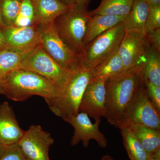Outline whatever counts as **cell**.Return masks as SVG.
<instances>
[{
    "mask_svg": "<svg viewBox=\"0 0 160 160\" xmlns=\"http://www.w3.org/2000/svg\"><path fill=\"white\" fill-rule=\"evenodd\" d=\"M144 82L142 66L106 81V112L104 118L110 125L119 129Z\"/></svg>",
    "mask_w": 160,
    "mask_h": 160,
    "instance_id": "cell-1",
    "label": "cell"
},
{
    "mask_svg": "<svg viewBox=\"0 0 160 160\" xmlns=\"http://www.w3.org/2000/svg\"><path fill=\"white\" fill-rule=\"evenodd\" d=\"M0 94L16 102H23L34 95L44 99L57 97L59 91L50 81L29 70L18 69L0 78Z\"/></svg>",
    "mask_w": 160,
    "mask_h": 160,
    "instance_id": "cell-2",
    "label": "cell"
},
{
    "mask_svg": "<svg viewBox=\"0 0 160 160\" xmlns=\"http://www.w3.org/2000/svg\"><path fill=\"white\" fill-rule=\"evenodd\" d=\"M92 77V69L78 64L71 73L64 89L57 97L45 100L51 111L63 120L79 112L80 102Z\"/></svg>",
    "mask_w": 160,
    "mask_h": 160,
    "instance_id": "cell-3",
    "label": "cell"
},
{
    "mask_svg": "<svg viewBox=\"0 0 160 160\" xmlns=\"http://www.w3.org/2000/svg\"><path fill=\"white\" fill-rule=\"evenodd\" d=\"M61 15L54 23L56 29L63 42L79 54L85 48L84 44L87 25L92 16L87 7L72 6Z\"/></svg>",
    "mask_w": 160,
    "mask_h": 160,
    "instance_id": "cell-4",
    "label": "cell"
},
{
    "mask_svg": "<svg viewBox=\"0 0 160 160\" xmlns=\"http://www.w3.org/2000/svg\"><path fill=\"white\" fill-rule=\"evenodd\" d=\"M124 22L100 35L85 46L79 64L92 69L118 52L125 34Z\"/></svg>",
    "mask_w": 160,
    "mask_h": 160,
    "instance_id": "cell-5",
    "label": "cell"
},
{
    "mask_svg": "<svg viewBox=\"0 0 160 160\" xmlns=\"http://www.w3.org/2000/svg\"><path fill=\"white\" fill-rule=\"evenodd\" d=\"M19 69L29 70L42 76L57 87L59 93L64 89L71 70L63 68L47 54L41 45L30 52Z\"/></svg>",
    "mask_w": 160,
    "mask_h": 160,
    "instance_id": "cell-6",
    "label": "cell"
},
{
    "mask_svg": "<svg viewBox=\"0 0 160 160\" xmlns=\"http://www.w3.org/2000/svg\"><path fill=\"white\" fill-rule=\"evenodd\" d=\"M40 45L50 57L65 69L71 70L79 63L80 54L63 42L54 23L37 25Z\"/></svg>",
    "mask_w": 160,
    "mask_h": 160,
    "instance_id": "cell-7",
    "label": "cell"
},
{
    "mask_svg": "<svg viewBox=\"0 0 160 160\" xmlns=\"http://www.w3.org/2000/svg\"><path fill=\"white\" fill-rule=\"evenodd\" d=\"M131 125L146 126L160 130V112L147 94L145 82L140 86L119 129Z\"/></svg>",
    "mask_w": 160,
    "mask_h": 160,
    "instance_id": "cell-8",
    "label": "cell"
},
{
    "mask_svg": "<svg viewBox=\"0 0 160 160\" xmlns=\"http://www.w3.org/2000/svg\"><path fill=\"white\" fill-rule=\"evenodd\" d=\"M54 142L50 133L42 126L32 125L25 131L18 145L27 160H50L49 148Z\"/></svg>",
    "mask_w": 160,
    "mask_h": 160,
    "instance_id": "cell-9",
    "label": "cell"
},
{
    "mask_svg": "<svg viewBox=\"0 0 160 160\" xmlns=\"http://www.w3.org/2000/svg\"><path fill=\"white\" fill-rule=\"evenodd\" d=\"M64 121L70 124L74 129V133L70 142L72 146H76L80 142H82L83 146L87 148L90 140H93L102 148L107 147L108 140L105 135L100 131L99 128L101 122L92 123L88 115L84 112H78L76 115Z\"/></svg>",
    "mask_w": 160,
    "mask_h": 160,
    "instance_id": "cell-10",
    "label": "cell"
},
{
    "mask_svg": "<svg viewBox=\"0 0 160 160\" xmlns=\"http://www.w3.org/2000/svg\"><path fill=\"white\" fill-rule=\"evenodd\" d=\"M146 49V36L137 32L126 31L118 52L124 66L123 72L142 66Z\"/></svg>",
    "mask_w": 160,
    "mask_h": 160,
    "instance_id": "cell-11",
    "label": "cell"
},
{
    "mask_svg": "<svg viewBox=\"0 0 160 160\" xmlns=\"http://www.w3.org/2000/svg\"><path fill=\"white\" fill-rule=\"evenodd\" d=\"M106 81H90L83 95L79 112H84L95 122H101L106 112Z\"/></svg>",
    "mask_w": 160,
    "mask_h": 160,
    "instance_id": "cell-12",
    "label": "cell"
},
{
    "mask_svg": "<svg viewBox=\"0 0 160 160\" xmlns=\"http://www.w3.org/2000/svg\"><path fill=\"white\" fill-rule=\"evenodd\" d=\"M2 29L6 40L5 48L30 52L40 45L37 25L27 27L6 26Z\"/></svg>",
    "mask_w": 160,
    "mask_h": 160,
    "instance_id": "cell-13",
    "label": "cell"
},
{
    "mask_svg": "<svg viewBox=\"0 0 160 160\" xmlns=\"http://www.w3.org/2000/svg\"><path fill=\"white\" fill-rule=\"evenodd\" d=\"M25 131L21 129L12 107L7 102L0 104V144L9 146L17 144Z\"/></svg>",
    "mask_w": 160,
    "mask_h": 160,
    "instance_id": "cell-14",
    "label": "cell"
},
{
    "mask_svg": "<svg viewBox=\"0 0 160 160\" xmlns=\"http://www.w3.org/2000/svg\"><path fill=\"white\" fill-rule=\"evenodd\" d=\"M34 8L36 25L53 23L68 7L59 0H32Z\"/></svg>",
    "mask_w": 160,
    "mask_h": 160,
    "instance_id": "cell-15",
    "label": "cell"
},
{
    "mask_svg": "<svg viewBox=\"0 0 160 160\" xmlns=\"http://www.w3.org/2000/svg\"><path fill=\"white\" fill-rule=\"evenodd\" d=\"M149 5L146 0H134L124 21L126 31H135L146 36L145 27Z\"/></svg>",
    "mask_w": 160,
    "mask_h": 160,
    "instance_id": "cell-16",
    "label": "cell"
},
{
    "mask_svg": "<svg viewBox=\"0 0 160 160\" xmlns=\"http://www.w3.org/2000/svg\"><path fill=\"white\" fill-rule=\"evenodd\" d=\"M126 16L97 15L92 17L87 25L84 40L85 46L103 32L122 22Z\"/></svg>",
    "mask_w": 160,
    "mask_h": 160,
    "instance_id": "cell-17",
    "label": "cell"
},
{
    "mask_svg": "<svg viewBox=\"0 0 160 160\" xmlns=\"http://www.w3.org/2000/svg\"><path fill=\"white\" fill-rule=\"evenodd\" d=\"M142 68L145 81L160 86V52L150 45L146 38L145 61Z\"/></svg>",
    "mask_w": 160,
    "mask_h": 160,
    "instance_id": "cell-18",
    "label": "cell"
},
{
    "mask_svg": "<svg viewBox=\"0 0 160 160\" xmlns=\"http://www.w3.org/2000/svg\"><path fill=\"white\" fill-rule=\"evenodd\" d=\"M92 80L105 81L118 75L124 71V66L118 52L104 60L92 69Z\"/></svg>",
    "mask_w": 160,
    "mask_h": 160,
    "instance_id": "cell-19",
    "label": "cell"
},
{
    "mask_svg": "<svg viewBox=\"0 0 160 160\" xmlns=\"http://www.w3.org/2000/svg\"><path fill=\"white\" fill-rule=\"evenodd\" d=\"M126 126L131 128L148 155L160 149V130L140 125Z\"/></svg>",
    "mask_w": 160,
    "mask_h": 160,
    "instance_id": "cell-20",
    "label": "cell"
},
{
    "mask_svg": "<svg viewBox=\"0 0 160 160\" xmlns=\"http://www.w3.org/2000/svg\"><path fill=\"white\" fill-rule=\"evenodd\" d=\"M123 143L130 160H147L148 154L129 126L119 129Z\"/></svg>",
    "mask_w": 160,
    "mask_h": 160,
    "instance_id": "cell-21",
    "label": "cell"
},
{
    "mask_svg": "<svg viewBox=\"0 0 160 160\" xmlns=\"http://www.w3.org/2000/svg\"><path fill=\"white\" fill-rule=\"evenodd\" d=\"M134 0H102L96 9L90 12L92 16L97 15L126 16L131 10Z\"/></svg>",
    "mask_w": 160,
    "mask_h": 160,
    "instance_id": "cell-22",
    "label": "cell"
},
{
    "mask_svg": "<svg viewBox=\"0 0 160 160\" xmlns=\"http://www.w3.org/2000/svg\"><path fill=\"white\" fill-rule=\"evenodd\" d=\"M31 52H22L8 48L1 50L0 78L12 70L19 69L23 60Z\"/></svg>",
    "mask_w": 160,
    "mask_h": 160,
    "instance_id": "cell-23",
    "label": "cell"
},
{
    "mask_svg": "<svg viewBox=\"0 0 160 160\" xmlns=\"http://www.w3.org/2000/svg\"><path fill=\"white\" fill-rule=\"evenodd\" d=\"M22 0H2V16L6 26H14L19 12Z\"/></svg>",
    "mask_w": 160,
    "mask_h": 160,
    "instance_id": "cell-24",
    "label": "cell"
},
{
    "mask_svg": "<svg viewBox=\"0 0 160 160\" xmlns=\"http://www.w3.org/2000/svg\"><path fill=\"white\" fill-rule=\"evenodd\" d=\"M36 25L34 8L32 0H22L19 12L14 26L27 27Z\"/></svg>",
    "mask_w": 160,
    "mask_h": 160,
    "instance_id": "cell-25",
    "label": "cell"
},
{
    "mask_svg": "<svg viewBox=\"0 0 160 160\" xmlns=\"http://www.w3.org/2000/svg\"><path fill=\"white\" fill-rule=\"evenodd\" d=\"M160 29V5L149 6V13L145 27L146 35L149 32Z\"/></svg>",
    "mask_w": 160,
    "mask_h": 160,
    "instance_id": "cell-26",
    "label": "cell"
},
{
    "mask_svg": "<svg viewBox=\"0 0 160 160\" xmlns=\"http://www.w3.org/2000/svg\"><path fill=\"white\" fill-rule=\"evenodd\" d=\"M0 160H27L17 144L7 146L0 157Z\"/></svg>",
    "mask_w": 160,
    "mask_h": 160,
    "instance_id": "cell-27",
    "label": "cell"
},
{
    "mask_svg": "<svg viewBox=\"0 0 160 160\" xmlns=\"http://www.w3.org/2000/svg\"><path fill=\"white\" fill-rule=\"evenodd\" d=\"M145 86L147 94L155 108L160 112V86L145 81Z\"/></svg>",
    "mask_w": 160,
    "mask_h": 160,
    "instance_id": "cell-28",
    "label": "cell"
},
{
    "mask_svg": "<svg viewBox=\"0 0 160 160\" xmlns=\"http://www.w3.org/2000/svg\"><path fill=\"white\" fill-rule=\"evenodd\" d=\"M146 38L150 45L160 53V29L147 32Z\"/></svg>",
    "mask_w": 160,
    "mask_h": 160,
    "instance_id": "cell-29",
    "label": "cell"
},
{
    "mask_svg": "<svg viewBox=\"0 0 160 160\" xmlns=\"http://www.w3.org/2000/svg\"><path fill=\"white\" fill-rule=\"evenodd\" d=\"M68 7L72 6H83L88 7L90 0H59Z\"/></svg>",
    "mask_w": 160,
    "mask_h": 160,
    "instance_id": "cell-30",
    "label": "cell"
},
{
    "mask_svg": "<svg viewBox=\"0 0 160 160\" xmlns=\"http://www.w3.org/2000/svg\"><path fill=\"white\" fill-rule=\"evenodd\" d=\"M6 42L2 29L0 28V51L6 48Z\"/></svg>",
    "mask_w": 160,
    "mask_h": 160,
    "instance_id": "cell-31",
    "label": "cell"
},
{
    "mask_svg": "<svg viewBox=\"0 0 160 160\" xmlns=\"http://www.w3.org/2000/svg\"><path fill=\"white\" fill-rule=\"evenodd\" d=\"M148 155L147 160H160V149Z\"/></svg>",
    "mask_w": 160,
    "mask_h": 160,
    "instance_id": "cell-32",
    "label": "cell"
},
{
    "mask_svg": "<svg viewBox=\"0 0 160 160\" xmlns=\"http://www.w3.org/2000/svg\"><path fill=\"white\" fill-rule=\"evenodd\" d=\"M149 6L160 5V0H146Z\"/></svg>",
    "mask_w": 160,
    "mask_h": 160,
    "instance_id": "cell-33",
    "label": "cell"
},
{
    "mask_svg": "<svg viewBox=\"0 0 160 160\" xmlns=\"http://www.w3.org/2000/svg\"><path fill=\"white\" fill-rule=\"evenodd\" d=\"M2 0H0V28H2L5 27L6 25L4 24L3 22L2 16V9H1V4H2Z\"/></svg>",
    "mask_w": 160,
    "mask_h": 160,
    "instance_id": "cell-34",
    "label": "cell"
},
{
    "mask_svg": "<svg viewBox=\"0 0 160 160\" xmlns=\"http://www.w3.org/2000/svg\"><path fill=\"white\" fill-rule=\"evenodd\" d=\"M7 146H4V145L0 144V157L7 148Z\"/></svg>",
    "mask_w": 160,
    "mask_h": 160,
    "instance_id": "cell-35",
    "label": "cell"
},
{
    "mask_svg": "<svg viewBox=\"0 0 160 160\" xmlns=\"http://www.w3.org/2000/svg\"><path fill=\"white\" fill-rule=\"evenodd\" d=\"M100 160H116L113 158L109 155H106L104 156Z\"/></svg>",
    "mask_w": 160,
    "mask_h": 160,
    "instance_id": "cell-36",
    "label": "cell"
}]
</instances>
